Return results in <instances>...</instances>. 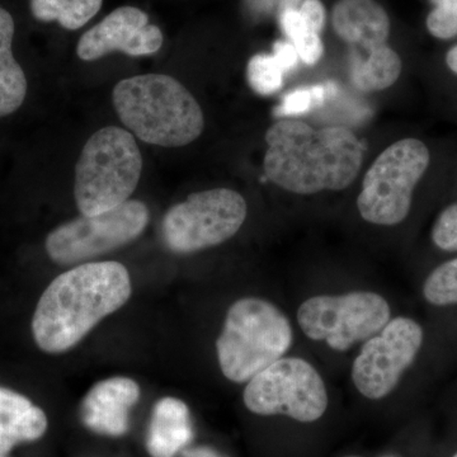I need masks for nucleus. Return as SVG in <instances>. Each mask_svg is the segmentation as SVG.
<instances>
[{"instance_id": "aec40b11", "label": "nucleus", "mask_w": 457, "mask_h": 457, "mask_svg": "<svg viewBox=\"0 0 457 457\" xmlns=\"http://www.w3.org/2000/svg\"><path fill=\"white\" fill-rule=\"evenodd\" d=\"M281 26L285 35L293 42L300 59L308 65L317 64L324 54L323 42L319 33L306 25L300 11L286 9L281 14Z\"/></svg>"}, {"instance_id": "f8f14e48", "label": "nucleus", "mask_w": 457, "mask_h": 457, "mask_svg": "<svg viewBox=\"0 0 457 457\" xmlns=\"http://www.w3.org/2000/svg\"><path fill=\"white\" fill-rule=\"evenodd\" d=\"M162 45L163 33L159 27L149 25L145 12L121 7L84 33L78 42L77 54L84 62H93L113 51L145 56L155 54Z\"/></svg>"}, {"instance_id": "ddd939ff", "label": "nucleus", "mask_w": 457, "mask_h": 457, "mask_svg": "<svg viewBox=\"0 0 457 457\" xmlns=\"http://www.w3.org/2000/svg\"><path fill=\"white\" fill-rule=\"evenodd\" d=\"M139 398V385L131 378H107L87 394L80 418L90 431L120 437L129 431V414Z\"/></svg>"}, {"instance_id": "20e7f679", "label": "nucleus", "mask_w": 457, "mask_h": 457, "mask_svg": "<svg viewBox=\"0 0 457 457\" xmlns=\"http://www.w3.org/2000/svg\"><path fill=\"white\" fill-rule=\"evenodd\" d=\"M293 345V328L284 312L257 297L237 300L228 309L216 350L225 378L246 383L282 359Z\"/></svg>"}, {"instance_id": "dca6fc26", "label": "nucleus", "mask_w": 457, "mask_h": 457, "mask_svg": "<svg viewBox=\"0 0 457 457\" xmlns=\"http://www.w3.org/2000/svg\"><path fill=\"white\" fill-rule=\"evenodd\" d=\"M47 429L45 411L22 394L0 386V453L22 442L38 440Z\"/></svg>"}, {"instance_id": "5701e85b", "label": "nucleus", "mask_w": 457, "mask_h": 457, "mask_svg": "<svg viewBox=\"0 0 457 457\" xmlns=\"http://www.w3.org/2000/svg\"><path fill=\"white\" fill-rule=\"evenodd\" d=\"M328 86H314L294 90L285 96L284 101L275 110V116L286 117L309 112L312 108L326 101Z\"/></svg>"}, {"instance_id": "f257e3e1", "label": "nucleus", "mask_w": 457, "mask_h": 457, "mask_svg": "<svg viewBox=\"0 0 457 457\" xmlns=\"http://www.w3.org/2000/svg\"><path fill=\"white\" fill-rule=\"evenodd\" d=\"M266 143L267 179L293 194L342 191L362 167V144L341 126L312 129L297 120H281L266 132Z\"/></svg>"}, {"instance_id": "1a4fd4ad", "label": "nucleus", "mask_w": 457, "mask_h": 457, "mask_svg": "<svg viewBox=\"0 0 457 457\" xmlns=\"http://www.w3.org/2000/svg\"><path fill=\"white\" fill-rule=\"evenodd\" d=\"M245 403L260 416L284 414L303 423L326 413V384L317 370L303 359L282 357L248 381Z\"/></svg>"}, {"instance_id": "473e14b6", "label": "nucleus", "mask_w": 457, "mask_h": 457, "mask_svg": "<svg viewBox=\"0 0 457 457\" xmlns=\"http://www.w3.org/2000/svg\"><path fill=\"white\" fill-rule=\"evenodd\" d=\"M453 457H457V453H456V455H455V456H453Z\"/></svg>"}, {"instance_id": "6e6552de", "label": "nucleus", "mask_w": 457, "mask_h": 457, "mask_svg": "<svg viewBox=\"0 0 457 457\" xmlns=\"http://www.w3.org/2000/svg\"><path fill=\"white\" fill-rule=\"evenodd\" d=\"M389 303L378 294L354 291L341 296H314L297 312V321L312 341L345 352L378 335L390 321Z\"/></svg>"}, {"instance_id": "7c9ffc66", "label": "nucleus", "mask_w": 457, "mask_h": 457, "mask_svg": "<svg viewBox=\"0 0 457 457\" xmlns=\"http://www.w3.org/2000/svg\"><path fill=\"white\" fill-rule=\"evenodd\" d=\"M0 457H5V455H2V453H0Z\"/></svg>"}, {"instance_id": "2f4dec72", "label": "nucleus", "mask_w": 457, "mask_h": 457, "mask_svg": "<svg viewBox=\"0 0 457 457\" xmlns=\"http://www.w3.org/2000/svg\"><path fill=\"white\" fill-rule=\"evenodd\" d=\"M385 457H393V456H385Z\"/></svg>"}, {"instance_id": "cd10ccee", "label": "nucleus", "mask_w": 457, "mask_h": 457, "mask_svg": "<svg viewBox=\"0 0 457 457\" xmlns=\"http://www.w3.org/2000/svg\"><path fill=\"white\" fill-rule=\"evenodd\" d=\"M183 457H222L220 453L209 447H195V449L185 451Z\"/></svg>"}, {"instance_id": "f03ea898", "label": "nucleus", "mask_w": 457, "mask_h": 457, "mask_svg": "<svg viewBox=\"0 0 457 457\" xmlns=\"http://www.w3.org/2000/svg\"><path fill=\"white\" fill-rule=\"evenodd\" d=\"M130 295V275L119 262L74 267L42 294L32 319L36 345L47 353L71 350Z\"/></svg>"}, {"instance_id": "39448f33", "label": "nucleus", "mask_w": 457, "mask_h": 457, "mask_svg": "<svg viewBox=\"0 0 457 457\" xmlns=\"http://www.w3.org/2000/svg\"><path fill=\"white\" fill-rule=\"evenodd\" d=\"M143 158L130 132L110 126L92 135L75 168V201L96 215L129 201L139 185Z\"/></svg>"}, {"instance_id": "a878e982", "label": "nucleus", "mask_w": 457, "mask_h": 457, "mask_svg": "<svg viewBox=\"0 0 457 457\" xmlns=\"http://www.w3.org/2000/svg\"><path fill=\"white\" fill-rule=\"evenodd\" d=\"M300 13L312 31L320 33L324 27V21H326V12L319 0H305L300 9Z\"/></svg>"}, {"instance_id": "4468645a", "label": "nucleus", "mask_w": 457, "mask_h": 457, "mask_svg": "<svg viewBox=\"0 0 457 457\" xmlns=\"http://www.w3.org/2000/svg\"><path fill=\"white\" fill-rule=\"evenodd\" d=\"M333 27L351 46V60H360L386 45L390 21L375 0H339L333 9Z\"/></svg>"}, {"instance_id": "423d86ee", "label": "nucleus", "mask_w": 457, "mask_h": 457, "mask_svg": "<svg viewBox=\"0 0 457 457\" xmlns=\"http://www.w3.org/2000/svg\"><path fill=\"white\" fill-rule=\"evenodd\" d=\"M431 155L418 139L392 144L376 158L363 179L357 209L363 220L394 227L411 212L414 188L425 176Z\"/></svg>"}, {"instance_id": "412c9836", "label": "nucleus", "mask_w": 457, "mask_h": 457, "mask_svg": "<svg viewBox=\"0 0 457 457\" xmlns=\"http://www.w3.org/2000/svg\"><path fill=\"white\" fill-rule=\"evenodd\" d=\"M285 73L284 66L275 54H258L249 60L246 66L249 86L261 96H270L278 92L284 84Z\"/></svg>"}, {"instance_id": "0eeeda50", "label": "nucleus", "mask_w": 457, "mask_h": 457, "mask_svg": "<svg viewBox=\"0 0 457 457\" xmlns=\"http://www.w3.org/2000/svg\"><path fill=\"white\" fill-rule=\"evenodd\" d=\"M245 218V200L233 189L197 192L165 213V245L176 253L212 248L236 236Z\"/></svg>"}, {"instance_id": "b1692460", "label": "nucleus", "mask_w": 457, "mask_h": 457, "mask_svg": "<svg viewBox=\"0 0 457 457\" xmlns=\"http://www.w3.org/2000/svg\"><path fill=\"white\" fill-rule=\"evenodd\" d=\"M436 246L446 252H457V203L444 210L432 228Z\"/></svg>"}, {"instance_id": "9d476101", "label": "nucleus", "mask_w": 457, "mask_h": 457, "mask_svg": "<svg viewBox=\"0 0 457 457\" xmlns=\"http://www.w3.org/2000/svg\"><path fill=\"white\" fill-rule=\"evenodd\" d=\"M147 221L149 212L137 200L96 215H82L51 231L46 239L47 254L59 264L92 260L139 237Z\"/></svg>"}, {"instance_id": "f3484780", "label": "nucleus", "mask_w": 457, "mask_h": 457, "mask_svg": "<svg viewBox=\"0 0 457 457\" xmlns=\"http://www.w3.org/2000/svg\"><path fill=\"white\" fill-rule=\"evenodd\" d=\"M14 21L9 12L0 8V117L16 112L27 95V79L12 51Z\"/></svg>"}, {"instance_id": "a211bd4d", "label": "nucleus", "mask_w": 457, "mask_h": 457, "mask_svg": "<svg viewBox=\"0 0 457 457\" xmlns=\"http://www.w3.org/2000/svg\"><path fill=\"white\" fill-rule=\"evenodd\" d=\"M402 59L384 45L360 60H350L351 80L357 89L378 92L390 88L402 74Z\"/></svg>"}, {"instance_id": "bb28decb", "label": "nucleus", "mask_w": 457, "mask_h": 457, "mask_svg": "<svg viewBox=\"0 0 457 457\" xmlns=\"http://www.w3.org/2000/svg\"><path fill=\"white\" fill-rule=\"evenodd\" d=\"M273 54L278 57L279 62H281L282 66H284L286 73L293 71L295 66L297 65L299 55H297L296 49H295L294 45L290 44V42H276Z\"/></svg>"}, {"instance_id": "c756f323", "label": "nucleus", "mask_w": 457, "mask_h": 457, "mask_svg": "<svg viewBox=\"0 0 457 457\" xmlns=\"http://www.w3.org/2000/svg\"><path fill=\"white\" fill-rule=\"evenodd\" d=\"M436 3V5L438 4H450L455 5L457 7V0H433Z\"/></svg>"}, {"instance_id": "4be33fe9", "label": "nucleus", "mask_w": 457, "mask_h": 457, "mask_svg": "<svg viewBox=\"0 0 457 457\" xmlns=\"http://www.w3.org/2000/svg\"><path fill=\"white\" fill-rule=\"evenodd\" d=\"M426 300L436 306L457 303V258L432 270L423 286Z\"/></svg>"}, {"instance_id": "6ab92c4d", "label": "nucleus", "mask_w": 457, "mask_h": 457, "mask_svg": "<svg viewBox=\"0 0 457 457\" xmlns=\"http://www.w3.org/2000/svg\"><path fill=\"white\" fill-rule=\"evenodd\" d=\"M104 0H29L33 17L42 22H56L65 29H80L102 7Z\"/></svg>"}, {"instance_id": "393cba45", "label": "nucleus", "mask_w": 457, "mask_h": 457, "mask_svg": "<svg viewBox=\"0 0 457 457\" xmlns=\"http://www.w3.org/2000/svg\"><path fill=\"white\" fill-rule=\"evenodd\" d=\"M427 29L435 37L449 40L457 35V7L438 4L427 18Z\"/></svg>"}, {"instance_id": "9b49d317", "label": "nucleus", "mask_w": 457, "mask_h": 457, "mask_svg": "<svg viewBox=\"0 0 457 457\" xmlns=\"http://www.w3.org/2000/svg\"><path fill=\"white\" fill-rule=\"evenodd\" d=\"M423 329L413 319L390 320L363 345L352 368L354 386L368 399L389 395L422 347Z\"/></svg>"}, {"instance_id": "2eb2a0df", "label": "nucleus", "mask_w": 457, "mask_h": 457, "mask_svg": "<svg viewBox=\"0 0 457 457\" xmlns=\"http://www.w3.org/2000/svg\"><path fill=\"white\" fill-rule=\"evenodd\" d=\"M194 437L187 405L177 398L156 403L147 431L146 449L152 457H176Z\"/></svg>"}, {"instance_id": "7ed1b4c3", "label": "nucleus", "mask_w": 457, "mask_h": 457, "mask_svg": "<svg viewBox=\"0 0 457 457\" xmlns=\"http://www.w3.org/2000/svg\"><path fill=\"white\" fill-rule=\"evenodd\" d=\"M113 104L126 128L153 145H188L204 131L200 104L185 86L168 75H137L121 80L114 87Z\"/></svg>"}, {"instance_id": "c85d7f7f", "label": "nucleus", "mask_w": 457, "mask_h": 457, "mask_svg": "<svg viewBox=\"0 0 457 457\" xmlns=\"http://www.w3.org/2000/svg\"><path fill=\"white\" fill-rule=\"evenodd\" d=\"M446 64L453 73L457 74V45L447 53Z\"/></svg>"}]
</instances>
